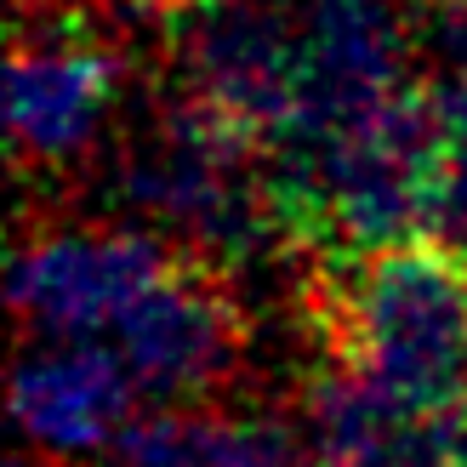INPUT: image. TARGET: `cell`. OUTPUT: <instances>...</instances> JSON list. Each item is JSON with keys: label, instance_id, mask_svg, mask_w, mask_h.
Returning <instances> with one entry per match:
<instances>
[{"label": "cell", "instance_id": "cell-1", "mask_svg": "<svg viewBox=\"0 0 467 467\" xmlns=\"http://www.w3.org/2000/svg\"><path fill=\"white\" fill-rule=\"evenodd\" d=\"M302 319L325 359L400 400L422 410L467 405V256L433 234L377 251H314Z\"/></svg>", "mask_w": 467, "mask_h": 467}, {"label": "cell", "instance_id": "cell-2", "mask_svg": "<svg viewBox=\"0 0 467 467\" xmlns=\"http://www.w3.org/2000/svg\"><path fill=\"white\" fill-rule=\"evenodd\" d=\"M114 348L137 393L154 405H200L245 365L251 319L228 285V263L177 251L171 268L114 319Z\"/></svg>", "mask_w": 467, "mask_h": 467}, {"label": "cell", "instance_id": "cell-3", "mask_svg": "<svg viewBox=\"0 0 467 467\" xmlns=\"http://www.w3.org/2000/svg\"><path fill=\"white\" fill-rule=\"evenodd\" d=\"M177 251L182 245L154 228H46L35 240L17 234L12 314L23 342L114 331V319L171 268Z\"/></svg>", "mask_w": 467, "mask_h": 467}, {"label": "cell", "instance_id": "cell-4", "mask_svg": "<svg viewBox=\"0 0 467 467\" xmlns=\"http://www.w3.org/2000/svg\"><path fill=\"white\" fill-rule=\"evenodd\" d=\"M166 17L182 52V91L223 109L268 149L296 109L308 0H194Z\"/></svg>", "mask_w": 467, "mask_h": 467}, {"label": "cell", "instance_id": "cell-5", "mask_svg": "<svg viewBox=\"0 0 467 467\" xmlns=\"http://www.w3.org/2000/svg\"><path fill=\"white\" fill-rule=\"evenodd\" d=\"M120 98V57L80 12H12V154L17 171L80 160Z\"/></svg>", "mask_w": 467, "mask_h": 467}, {"label": "cell", "instance_id": "cell-6", "mask_svg": "<svg viewBox=\"0 0 467 467\" xmlns=\"http://www.w3.org/2000/svg\"><path fill=\"white\" fill-rule=\"evenodd\" d=\"M314 467H456L462 410H422L319 354L296 388Z\"/></svg>", "mask_w": 467, "mask_h": 467}, {"label": "cell", "instance_id": "cell-7", "mask_svg": "<svg viewBox=\"0 0 467 467\" xmlns=\"http://www.w3.org/2000/svg\"><path fill=\"white\" fill-rule=\"evenodd\" d=\"M131 370L120 348H91L68 337L63 348H23L12 370V422L46 456H98L131 422Z\"/></svg>", "mask_w": 467, "mask_h": 467}, {"label": "cell", "instance_id": "cell-8", "mask_svg": "<svg viewBox=\"0 0 467 467\" xmlns=\"http://www.w3.org/2000/svg\"><path fill=\"white\" fill-rule=\"evenodd\" d=\"M456 467H467V410H462V428H456Z\"/></svg>", "mask_w": 467, "mask_h": 467}]
</instances>
